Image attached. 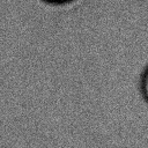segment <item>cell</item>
Returning <instances> with one entry per match:
<instances>
[{
	"instance_id": "1",
	"label": "cell",
	"mask_w": 148,
	"mask_h": 148,
	"mask_svg": "<svg viewBox=\"0 0 148 148\" xmlns=\"http://www.w3.org/2000/svg\"><path fill=\"white\" fill-rule=\"evenodd\" d=\"M142 94H143L145 99L148 103V67H147V69L143 74V77H142Z\"/></svg>"
},
{
	"instance_id": "2",
	"label": "cell",
	"mask_w": 148,
	"mask_h": 148,
	"mask_svg": "<svg viewBox=\"0 0 148 148\" xmlns=\"http://www.w3.org/2000/svg\"><path fill=\"white\" fill-rule=\"evenodd\" d=\"M49 2H54V3H62V2H67V1H71V0H46Z\"/></svg>"
}]
</instances>
